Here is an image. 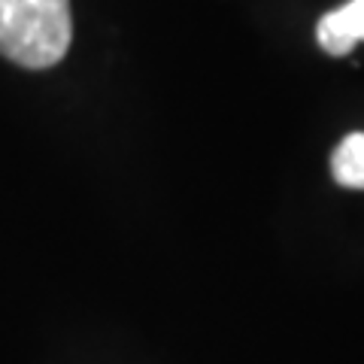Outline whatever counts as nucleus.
Returning <instances> with one entry per match:
<instances>
[{
    "mask_svg": "<svg viewBox=\"0 0 364 364\" xmlns=\"http://www.w3.org/2000/svg\"><path fill=\"white\" fill-rule=\"evenodd\" d=\"M331 173L343 188H364V134H349L331 155Z\"/></svg>",
    "mask_w": 364,
    "mask_h": 364,
    "instance_id": "7ed1b4c3",
    "label": "nucleus"
},
{
    "mask_svg": "<svg viewBox=\"0 0 364 364\" xmlns=\"http://www.w3.org/2000/svg\"><path fill=\"white\" fill-rule=\"evenodd\" d=\"M73 40L70 0H0V55L28 70L58 64Z\"/></svg>",
    "mask_w": 364,
    "mask_h": 364,
    "instance_id": "f257e3e1",
    "label": "nucleus"
},
{
    "mask_svg": "<svg viewBox=\"0 0 364 364\" xmlns=\"http://www.w3.org/2000/svg\"><path fill=\"white\" fill-rule=\"evenodd\" d=\"M316 37L328 55L352 52V46L364 40V0H349L346 6L325 13L318 18Z\"/></svg>",
    "mask_w": 364,
    "mask_h": 364,
    "instance_id": "f03ea898",
    "label": "nucleus"
}]
</instances>
